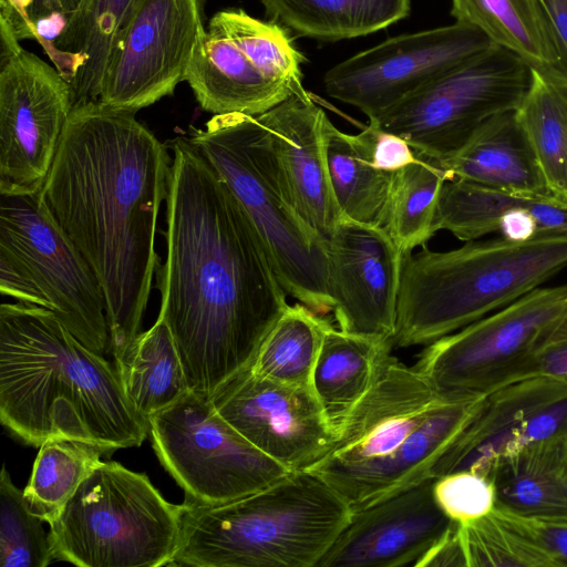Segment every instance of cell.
I'll return each mask as SVG.
<instances>
[{
  "label": "cell",
  "instance_id": "17",
  "mask_svg": "<svg viewBox=\"0 0 567 567\" xmlns=\"http://www.w3.org/2000/svg\"><path fill=\"white\" fill-rule=\"evenodd\" d=\"M210 400L243 436L290 472L310 470L337 440L311 385L275 382L246 368Z\"/></svg>",
  "mask_w": 567,
  "mask_h": 567
},
{
  "label": "cell",
  "instance_id": "27",
  "mask_svg": "<svg viewBox=\"0 0 567 567\" xmlns=\"http://www.w3.org/2000/svg\"><path fill=\"white\" fill-rule=\"evenodd\" d=\"M393 347V340L347 332L332 324L326 330L311 386L337 436Z\"/></svg>",
  "mask_w": 567,
  "mask_h": 567
},
{
  "label": "cell",
  "instance_id": "22",
  "mask_svg": "<svg viewBox=\"0 0 567 567\" xmlns=\"http://www.w3.org/2000/svg\"><path fill=\"white\" fill-rule=\"evenodd\" d=\"M566 394V380L546 375L509 382L486 393L436 462L431 478L458 471L484 475L495 458L514 452L519 430L534 412Z\"/></svg>",
  "mask_w": 567,
  "mask_h": 567
},
{
  "label": "cell",
  "instance_id": "37",
  "mask_svg": "<svg viewBox=\"0 0 567 567\" xmlns=\"http://www.w3.org/2000/svg\"><path fill=\"white\" fill-rule=\"evenodd\" d=\"M82 0H0V53L11 55L21 40L45 49Z\"/></svg>",
  "mask_w": 567,
  "mask_h": 567
},
{
  "label": "cell",
  "instance_id": "35",
  "mask_svg": "<svg viewBox=\"0 0 567 567\" xmlns=\"http://www.w3.org/2000/svg\"><path fill=\"white\" fill-rule=\"evenodd\" d=\"M466 567H554L547 554L503 512L458 524Z\"/></svg>",
  "mask_w": 567,
  "mask_h": 567
},
{
  "label": "cell",
  "instance_id": "29",
  "mask_svg": "<svg viewBox=\"0 0 567 567\" xmlns=\"http://www.w3.org/2000/svg\"><path fill=\"white\" fill-rule=\"evenodd\" d=\"M114 360L127 399L147 421L190 391L173 334L161 317Z\"/></svg>",
  "mask_w": 567,
  "mask_h": 567
},
{
  "label": "cell",
  "instance_id": "25",
  "mask_svg": "<svg viewBox=\"0 0 567 567\" xmlns=\"http://www.w3.org/2000/svg\"><path fill=\"white\" fill-rule=\"evenodd\" d=\"M495 507L520 516L567 520V435L532 443L485 470Z\"/></svg>",
  "mask_w": 567,
  "mask_h": 567
},
{
  "label": "cell",
  "instance_id": "15",
  "mask_svg": "<svg viewBox=\"0 0 567 567\" xmlns=\"http://www.w3.org/2000/svg\"><path fill=\"white\" fill-rule=\"evenodd\" d=\"M73 106L71 84L34 53L0 63V195L42 190Z\"/></svg>",
  "mask_w": 567,
  "mask_h": 567
},
{
  "label": "cell",
  "instance_id": "11",
  "mask_svg": "<svg viewBox=\"0 0 567 567\" xmlns=\"http://www.w3.org/2000/svg\"><path fill=\"white\" fill-rule=\"evenodd\" d=\"M532 78L524 59L494 44L369 122L441 166L487 121L517 110Z\"/></svg>",
  "mask_w": 567,
  "mask_h": 567
},
{
  "label": "cell",
  "instance_id": "36",
  "mask_svg": "<svg viewBox=\"0 0 567 567\" xmlns=\"http://www.w3.org/2000/svg\"><path fill=\"white\" fill-rule=\"evenodd\" d=\"M33 514L23 491L2 466L0 475V566L45 567L53 559L49 533Z\"/></svg>",
  "mask_w": 567,
  "mask_h": 567
},
{
  "label": "cell",
  "instance_id": "23",
  "mask_svg": "<svg viewBox=\"0 0 567 567\" xmlns=\"http://www.w3.org/2000/svg\"><path fill=\"white\" fill-rule=\"evenodd\" d=\"M441 167L452 178L487 189L529 197H553L516 110L483 124Z\"/></svg>",
  "mask_w": 567,
  "mask_h": 567
},
{
  "label": "cell",
  "instance_id": "8",
  "mask_svg": "<svg viewBox=\"0 0 567 567\" xmlns=\"http://www.w3.org/2000/svg\"><path fill=\"white\" fill-rule=\"evenodd\" d=\"M184 504L166 501L144 473L103 462L49 524L54 560L81 567L171 566Z\"/></svg>",
  "mask_w": 567,
  "mask_h": 567
},
{
  "label": "cell",
  "instance_id": "31",
  "mask_svg": "<svg viewBox=\"0 0 567 567\" xmlns=\"http://www.w3.org/2000/svg\"><path fill=\"white\" fill-rule=\"evenodd\" d=\"M532 74L516 115L550 194L567 204V75L533 68Z\"/></svg>",
  "mask_w": 567,
  "mask_h": 567
},
{
  "label": "cell",
  "instance_id": "19",
  "mask_svg": "<svg viewBox=\"0 0 567 567\" xmlns=\"http://www.w3.org/2000/svg\"><path fill=\"white\" fill-rule=\"evenodd\" d=\"M433 478L353 511L317 567H401L416 564L451 520L433 495Z\"/></svg>",
  "mask_w": 567,
  "mask_h": 567
},
{
  "label": "cell",
  "instance_id": "6",
  "mask_svg": "<svg viewBox=\"0 0 567 567\" xmlns=\"http://www.w3.org/2000/svg\"><path fill=\"white\" fill-rule=\"evenodd\" d=\"M567 266V236L426 245L403 259L393 344H430L527 295Z\"/></svg>",
  "mask_w": 567,
  "mask_h": 567
},
{
  "label": "cell",
  "instance_id": "3",
  "mask_svg": "<svg viewBox=\"0 0 567 567\" xmlns=\"http://www.w3.org/2000/svg\"><path fill=\"white\" fill-rule=\"evenodd\" d=\"M0 419L32 446L69 439L114 452L140 446L150 434L115 364L52 312L19 301L0 307Z\"/></svg>",
  "mask_w": 567,
  "mask_h": 567
},
{
  "label": "cell",
  "instance_id": "12",
  "mask_svg": "<svg viewBox=\"0 0 567 567\" xmlns=\"http://www.w3.org/2000/svg\"><path fill=\"white\" fill-rule=\"evenodd\" d=\"M148 422L155 454L187 502L229 503L291 473L225 420L210 396L188 391Z\"/></svg>",
  "mask_w": 567,
  "mask_h": 567
},
{
  "label": "cell",
  "instance_id": "20",
  "mask_svg": "<svg viewBox=\"0 0 567 567\" xmlns=\"http://www.w3.org/2000/svg\"><path fill=\"white\" fill-rule=\"evenodd\" d=\"M257 117L270 134L301 215L328 239L343 216L328 171L327 114L302 89Z\"/></svg>",
  "mask_w": 567,
  "mask_h": 567
},
{
  "label": "cell",
  "instance_id": "34",
  "mask_svg": "<svg viewBox=\"0 0 567 567\" xmlns=\"http://www.w3.org/2000/svg\"><path fill=\"white\" fill-rule=\"evenodd\" d=\"M107 447L69 439L45 441L35 457L23 489L33 514L50 524L61 513L80 484L111 454Z\"/></svg>",
  "mask_w": 567,
  "mask_h": 567
},
{
  "label": "cell",
  "instance_id": "30",
  "mask_svg": "<svg viewBox=\"0 0 567 567\" xmlns=\"http://www.w3.org/2000/svg\"><path fill=\"white\" fill-rule=\"evenodd\" d=\"M274 21L312 39L363 37L405 18L410 0H260Z\"/></svg>",
  "mask_w": 567,
  "mask_h": 567
},
{
  "label": "cell",
  "instance_id": "38",
  "mask_svg": "<svg viewBox=\"0 0 567 567\" xmlns=\"http://www.w3.org/2000/svg\"><path fill=\"white\" fill-rule=\"evenodd\" d=\"M433 495L444 514L458 524L484 517L495 507L492 483L472 471L453 472L435 478Z\"/></svg>",
  "mask_w": 567,
  "mask_h": 567
},
{
  "label": "cell",
  "instance_id": "40",
  "mask_svg": "<svg viewBox=\"0 0 567 567\" xmlns=\"http://www.w3.org/2000/svg\"><path fill=\"white\" fill-rule=\"evenodd\" d=\"M372 127L371 165L380 171L393 173L419 159L411 145L401 136L381 130L375 123Z\"/></svg>",
  "mask_w": 567,
  "mask_h": 567
},
{
  "label": "cell",
  "instance_id": "32",
  "mask_svg": "<svg viewBox=\"0 0 567 567\" xmlns=\"http://www.w3.org/2000/svg\"><path fill=\"white\" fill-rule=\"evenodd\" d=\"M330 320L301 302L285 309L262 340L252 373L279 383L311 385L313 369Z\"/></svg>",
  "mask_w": 567,
  "mask_h": 567
},
{
  "label": "cell",
  "instance_id": "39",
  "mask_svg": "<svg viewBox=\"0 0 567 567\" xmlns=\"http://www.w3.org/2000/svg\"><path fill=\"white\" fill-rule=\"evenodd\" d=\"M504 512L547 554L554 567H567V520L526 517Z\"/></svg>",
  "mask_w": 567,
  "mask_h": 567
},
{
  "label": "cell",
  "instance_id": "2",
  "mask_svg": "<svg viewBox=\"0 0 567 567\" xmlns=\"http://www.w3.org/2000/svg\"><path fill=\"white\" fill-rule=\"evenodd\" d=\"M168 148L134 112L99 100L78 103L41 190L100 281L114 359L140 333L158 265Z\"/></svg>",
  "mask_w": 567,
  "mask_h": 567
},
{
  "label": "cell",
  "instance_id": "28",
  "mask_svg": "<svg viewBox=\"0 0 567 567\" xmlns=\"http://www.w3.org/2000/svg\"><path fill=\"white\" fill-rule=\"evenodd\" d=\"M324 137L330 182L342 216L384 228L393 173L371 165V125L348 134L327 118Z\"/></svg>",
  "mask_w": 567,
  "mask_h": 567
},
{
  "label": "cell",
  "instance_id": "7",
  "mask_svg": "<svg viewBox=\"0 0 567 567\" xmlns=\"http://www.w3.org/2000/svg\"><path fill=\"white\" fill-rule=\"evenodd\" d=\"M188 140L248 214L286 292L319 315L332 311L327 239L301 215L266 126L257 116L216 114Z\"/></svg>",
  "mask_w": 567,
  "mask_h": 567
},
{
  "label": "cell",
  "instance_id": "26",
  "mask_svg": "<svg viewBox=\"0 0 567 567\" xmlns=\"http://www.w3.org/2000/svg\"><path fill=\"white\" fill-rule=\"evenodd\" d=\"M452 14L533 69L567 75V55L543 0H452Z\"/></svg>",
  "mask_w": 567,
  "mask_h": 567
},
{
  "label": "cell",
  "instance_id": "18",
  "mask_svg": "<svg viewBox=\"0 0 567 567\" xmlns=\"http://www.w3.org/2000/svg\"><path fill=\"white\" fill-rule=\"evenodd\" d=\"M327 243L338 328L393 340L404 256L384 228L344 217Z\"/></svg>",
  "mask_w": 567,
  "mask_h": 567
},
{
  "label": "cell",
  "instance_id": "14",
  "mask_svg": "<svg viewBox=\"0 0 567 567\" xmlns=\"http://www.w3.org/2000/svg\"><path fill=\"white\" fill-rule=\"evenodd\" d=\"M494 45L481 30L456 22L390 38L331 68L327 94L375 120L450 70Z\"/></svg>",
  "mask_w": 567,
  "mask_h": 567
},
{
  "label": "cell",
  "instance_id": "16",
  "mask_svg": "<svg viewBox=\"0 0 567 567\" xmlns=\"http://www.w3.org/2000/svg\"><path fill=\"white\" fill-rule=\"evenodd\" d=\"M203 28V0H138L97 100L136 113L172 95L185 81Z\"/></svg>",
  "mask_w": 567,
  "mask_h": 567
},
{
  "label": "cell",
  "instance_id": "4",
  "mask_svg": "<svg viewBox=\"0 0 567 567\" xmlns=\"http://www.w3.org/2000/svg\"><path fill=\"white\" fill-rule=\"evenodd\" d=\"M484 395L443 396L414 367L390 352L333 447L308 471L331 486L352 512L368 506L431 478Z\"/></svg>",
  "mask_w": 567,
  "mask_h": 567
},
{
  "label": "cell",
  "instance_id": "9",
  "mask_svg": "<svg viewBox=\"0 0 567 567\" xmlns=\"http://www.w3.org/2000/svg\"><path fill=\"white\" fill-rule=\"evenodd\" d=\"M0 290L52 312L93 351L111 350L100 281L41 192L1 195Z\"/></svg>",
  "mask_w": 567,
  "mask_h": 567
},
{
  "label": "cell",
  "instance_id": "10",
  "mask_svg": "<svg viewBox=\"0 0 567 567\" xmlns=\"http://www.w3.org/2000/svg\"><path fill=\"white\" fill-rule=\"evenodd\" d=\"M302 61L280 23L226 9L202 29L185 81L206 112L257 116L303 89Z\"/></svg>",
  "mask_w": 567,
  "mask_h": 567
},
{
  "label": "cell",
  "instance_id": "41",
  "mask_svg": "<svg viewBox=\"0 0 567 567\" xmlns=\"http://www.w3.org/2000/svg\"><path fill=\"white\" fill-rule=\"evenodd\" d=\"M554 377L567 381V340L540 348L528 363L524 378Z\"/></svg>",
  "mask_w": 567,
  "mask_h": 567
},
{
  "label": "cell",
  "instance_id": "33",
  "mask_svg": "<svg viewBox=\"0 0 567 567\" xmlns=\"http://www.w3.org/2000/svg\"><path fill=\"white\" fill-rule=\"evenodd\" d=\"M392 174L384 229L405 257L435 234L434 217L441 188L451 174L422 157Z\"/></svg>",
  "mask_w": 567,
  "mask_h": 567
},
{
  "label": "cell",
  "instance_id": "43",
  "mask_svg": "<svg viewBox=\"0 0 567 567\" xmlns=\"http://www.w3.org/2000/svg\"><path fill=\"white\" fill-rule=\"evenodd\" d=\"M567 340V303L566 307L558 318L557 322L555 323L554 328L549 332L548 337L546 338L543 347L560 341ZM542 347V348H543Z\"/></svg>",
  "mask_w": 567,
  "mask_h": 567
},
{
  "label": "cell",
  "instance_id": "5",
  "mask_svg": "<svg viewBox=\"0 0 567 567\" xmlns=\"http://www.w3.org/2000/svg\"><path fill=\"white\" fill-rule=\"evenodd\" d=\"M171 566L317 567L348 525V503L311 471L219 505L184 501Z\"/></svg>",
  "mask_w": 567,
  "mask_h": 567
},
{
  "label": "cell",
  "instance_id": "1",
  "mask_svg": "<svg viewBox=\"0 0 567 567\" xmlns=\"http://www.w3.org/2000/svg\"><path fill=\"white\" fill-rule=\"evenodd\" d=\"M161 317L190 391L210 396L252 362L288 307L264 243L212 164L185 137L168 143Z\"/></svg>",
  "mask_w": 567,
  "mask_h": 567
},
{
  "label": "cell",
  "instance_id": "42",
  "mask_svg": "<svg viewBox=\"0 0 567 567\" xmlns=\"http://www.w3.org/2000/svg\"><path fill=\"white\" fill-rule=\"evenodd\" d=\"M567 55V0H543Z\"/></svg>",
  "mask_w": 567,
  "mask_h": 567
},
{
  "label": "cell",
  "instance_id": "24",
  "mask_svg": "<svg viewBox=\"0 0 567 567\" xmlns=\"http://www.w3.org/2000/svg\"><path fill=\"white\" fill-rule=\"evenodd\" d=\"M138 0H82L43 49L71 84L74 105L97 100L110 59Z\"/></svg>",
  "mask_w": 567,
  "mask_h": 567
},
{
  "label": "cell",
  "instance_id": "21",
  "mask_svg": "<svg viewBox=\"0 0 567 567\" xmlns=\"http://www.w3.org/2000/svg\"><path fill=\"white\" fill-rule=\"evenodd\" d=\"M434 233L447 230L464 241L497 234L514 240L567 236V204L487 189L461 179L441 188Z\"/></svg>",
  "mask_w": 567,
  "mask_h": 567
},
{
  "label": "cell",
  "instance_id": "13",
  "mask_svg": "<svg viewBox=\"0 0 567 567\" xmlns=\"http://www.w3.org/2000/svg\"><path fill=\"white\" fill-rule=\"evenodd\" d=\"M567 303V284L537 288L426 346L413 365L441 395L468 399L523 380Z\"/></svg>",
  "mask_w": 567,
  "mask_h": 567
}]
</instances>
